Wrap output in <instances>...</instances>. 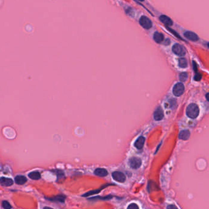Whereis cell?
<instances>
[{"label":"cell","instance_id":"obj_7","mask_svg":"<svg viewBox=\"0 0 209 209\" xmlns=\"http://www.w3.org/2000/svg\"><path fill=\"white\" fill-rule=\"evenodd\" d=\"M153 116H154L155 120L156 121H160V120L163 119V116H164V113H163V110L162 109V107H159L155 110V111L154 112Z\"/></svg>","mask_w":209,"mask_h":209},{"label":"cell","instance_id":"obj_19","mask_svg":"<svg viewBox=\"0 0 209 209\" xmlns=\"http://www.w3.org/2000/svg\"><path fill=\"white\" fill-rule=\"evenodd\" d=\"M179 78H180V80L181 81L184 82V81H185L187 79L188 74H187V72H182L179 75Z\"/></svg>","mask_w":209,"mask_h":209},{"label":"cell","instance_id":"obj_21","mask_svg":"<svg viewBox=\"0 0 209 209\" xmlns=\"http://www.w3.org/2000/svg\"><path fill=\"white\" fill-rule=\"evenodd\" d=\"M127 209H139V207L137 205V204L135 203H132L128 206Z\"/></svg>","mask_w":209,"mask_h":209},{"label":"cell","instance_id":"obj_14","mask_svg":"<svg viewBox=\"0 0 209 209\" xmlns=\"http://www.w3.org/2000/svg\"><path fill=\"white\" fill-rule=\"evenodd\" d=\"M190 136V133L189 132V131L184 130V131H182L180 133L179 137V139L182 140H186L189 139Z\"/></svg>","mask_w":209,"mask_h":209},{"label":"cell","instance_id":"obj_28","mask_svg":"<svg viewBox=\"0 0 209 209\" xmlns=\"http://www.w3.org/2000/svg\"><path fill=\"white\" fill-rule=\"evenodd\" d=\"M208 47H209V43H208Z\"/></svg>","mask_w":209,"mask_h":209},{"label":"cell","instance_id":"obj_24","mask_svg":"<svg viewBox=\"0 0 209 209\" xmlns=\"http://www.w3.org/2000/svg\"><path fill=\"white\" fill-rule=\"evenodd\" d=\"M193 69H194V71L196 72H197L198 71V67H197V64L194 61L193 62Z\"/></svg>","mask_w":209,"mask_h":209},{"label":"cell","instance_id":"obj_2","mask_svg":"<svg viewBox=\"0 0 209 209\" xmlns=\"http://www.w3.org/2000/svg\"><path fill=\"white\" fill-rule=\"evenodd\" d=\"M139 23L145 29H149L152 26V21L146 16H142L141 17L139 20Z\"/></svg>","mask_w":209,"mask_h":209},{"label":"cell","instance_id":"obj_26","mask_svg":"<svg viewBox=\"0 0 209 209\" xmlns=\"http://www.w3.org/2000/svg\"><path fill=\"white\" fill-rule=\"evenodd\" d=\"M206 98H207V101H209V93H207V94L206 95Z\"/></svg>","mask_w":209,"mask_h":209},{"label":"cell","instance_id":"obj_20","mask_svg":"<svg viewBox=\"0 0 209 209\" xmlns=\"http://www.w3.org/2000/svg\"><path fill=\"white\" fill-rule=\"evenodd\" d=\"M2 206L5 209H10L12 207L11 205H10V204L7 201H3L2 202Z\"/></svg>","mask_w":209,"mask_h":209},{"label":"cell","instance_id":"obj_3","mask_svg":"<svg viewBox=\"0 0 209 209\" xmlns=\"http://www.w3.org/2000/svg\"><path fill=\"white\" fill-rule=\"evenodd\" d=\"M185 87L182 83H177L173 88V93L176 96H180L184 92Z\"/></svg>","mask_w":209,"mask_h":209},{"label":"cell","instance_id":"obj_4","mask_svg":"<svg viewBox=\"0 0 209 209\" xmlns=\"http://www.w3.org/2000/svg\"><path fill=\"white\" fill-rule=\"evenodd\" d=\"M173 51L174 54L179 56H184L186 54L185 48L179 44H176L173 47Z\"/></svg>","mask_w":209,"mask_h":209},{"label":"cell","instance_id":"obj_5","mask_svg":"<svg viewBox=\"0 0 209 209\" xmlns=\"http://www.w3.org/2000/svg\"><path fill=\"white\" fill-rule=\"evenodd\" d=\"M142 161L140 158L137 157H132L129 160L128 164L129 166L134 169H138L141 165Z\"/></svg>","mask_w":209,"mask_h":209},{"label":"cell","instance_id":"obj_12","mask_svg":"<svg viewBox=\"0 0 209 209\" xmlns=\"http://www.w3.org/2000/svg\"><path fill=\"white\" fill-rule=\"evenodd\" d=\"M160 20L162 23H163L164 24H165L167 26H171L173 23L172 20L170 18H169L168 17L164 16V15L161 16L160 17Z\"/></svg>","mask_w":209,"mask_h":209},{"label":"cell","instance_id":"obj_9","mask_svg":"<svg viewBox=\"0 0 209 209\" xmlns=\"http://www.w3.org/2000/svg\"><path fill=\"white\" fill-rule=\"evenodd\" d=\"M145 138L142 136H141L135 141L134 146L136 149H141L144 147V145H145Z\"/></svg>","mask_w":209,"mask_h":209},{"label":"cell","instance_id":"obj_1","mask_svg":"<svg viewBox=\"0 0 209 209\" xmlns=\"http://www.w3.org/2000/svg\"><path fill=\"white\" fill-rule=\"evenodd\" d=\"M199 113V109L195 104H191L187 108V115L191 119H196Z\"/></svg>","mask_w":209,"mask_h":209},{"label":"cell","instance_id":"obj_17","mask_svg":"<svg viewBox=\"0 0 209 209\" xmlns=\"http://www.w3.org/2000/svg\"><path fill=\"white\" fill-rule=\"evenodd\" d=\"M48 199H49L50 201H53L64 202V200H65V196H62V195H58V196H55L54 198H48Z\"/></svg>","mask_w":209,"mask_h":209},{"label":"cell","instance_id":"obj_8","mask_svg":"<svg viewBox=\"0 0 209 209\" xmlns=\"http://www.w3.org/2000/svg\"><path fill=\"white\" fill-rule=\"evenodd\" d=\"M185 36L188 39V40L191 41H197L199 40V37L196 34H195L193 32L191 31H187L184 33Z\"/></svg>","mask_w":209,"mask_h":209},{"label":"cell","instance_id":"obj_11","mask_svg":"<svg viewBox=\"0 0 209 209\" xmlns=\"http://www.w3.org/2000/svg\"><path fill=\"white\" fill-rule=\"evenodd\" d=\"M94 174L99 177H105L108 175V171L107 169L103 168H97L95 170Z\"/></svg>","mask_w":209,"mask_h":209},{"label":"cell","instance_id":"obj_27","mask_svg":"<svg viewBox=\"0 0 209 209\" xmlns=\"http://www.w3.org/2000/svg\"><path fill=\"white\" fill-rule=\"evenodd\" d=\"M44 209H53V208H51L50 207H45L44 208Z\"/></svg>","mask_w":209,"mask_h":209},{"label":"cell","instance_id":"obj_16","mask_svg":"<svg viewBox=\"0 0 209 209\" xmlns=\"http://www.w3.org/2000/svg\"><path fill=\"white\" fill-rule=\"evenodd\" d=\"M28 176L30 178L33 180H39L41 178V174L37 171H34L28 174Z\"/></svg>","mask_w":209,"mask_h":209},{"label":"cell","instance_id":"obj_15","mask_svg":"<svg viewBox=\"0 0 209 209\" xmlns=\"http://www.w3.org/2000/svg\"><path fill=\"white\" fill-rule=\"evenodd\" d=\"M27 178L22 175L17 176L15 178V181L18 185H23L26 182H27Z\"/></svg>","mask_w":209,"mask_h":209},{"label":"cell","instance_id":"obj_22","mask_svg":"<svg viewBox=\"0 0 209 209\" xmlns=\"http://www.w3.org/2000/svg\"><path fill=\"white\" fill-rule=\"evenodd\" d=\"M201 78H202V74L201 73H196L194 75V79L196 81H201Z\"/></svg>","mask_w":209,"mask_h":209},{"label":"cell","instance_id":"obj_10","mask_svg":"<svg viewBox=\"0 0 209 209\" xmlns=\"http://www.w3.org/2000/svg\"><path fill=\"white\" fill-rule=\"evenodd\" d=\"M13 180L11 178H6V177H1L0 178V184L3 186L4 187H9L13 185Z\"/></svg>","mask_w":209,"mask_h":209},{"label":"cell","instance_id":"obj_25","mask_svg":"<svg viewBox=\"0 0 209 209\" xmlns=\"http://www.w3.org/2000/svg\"><path fill=\"white\" fill-rule=\"evenodd\" d=\"M167 209H178V208L174 205H169L167 207Z\"/></svg>","mask_w":209,"mask_h":209},{"label":"cell","instance_id":"obj_6","mask_svg":"<svg viewBox=\"0 0 209 209\" xmlns=\"http://www.w3.org/2000/svg\"><path fill=\"white\" fill-rule=\"evenodd\" d=\"M112 177L113 178V179H114L116 181H118L120 183H124L125 181V175L121 172H118V171H116L113 172L112 174Z\"/></svg>","mask_w":209,"mask_h":209},{"label":"cell","instance_id":"obj_13","mask_svg":"<svg viewBox=\"0 0 209 209\" xmlns=\"http://www.w3.org/2000/svg\"><path fill=\"white\" fill-rule=\"evenodd\" d=\"M153 40L156 43H160L164 41V36L160 33L156 32L153 34Z\"/></svg>","mask_w":209,"mask_h":209},{"label":"cell","instance_id":"obj_18","mask_svg":"<svg viewBox=\"0 0 209 209\" xmlns=\"http://www.w3.org/2000/svg\"><path fill=\"white\" fill-rule=\"evenodd\" d=\"M179 66L182 68H187V60L185 58H180L179 60Z\"/></svg>","mask_w":209,"mask_h":209},{"label":"cell","instance_id":"obj_23","mask_svg":"<svg viewBox=\"0 0 209 209\" xmlns=\"http://www.w3.org/2000/svg\"><path fill=\"white\" fill-rule=\"evenodd\" d=\"M167 30H169V31H171L172 33H173V34H174V36H176L177 37H178L179 39H180V40H183V39H182V37H180V36L179 35V34H178L177 33H176L175 31L173 30L172 29L169 28H168V27H167Z\"/></svg>","mask_w":209,"mask_h":209}]
</instances>
